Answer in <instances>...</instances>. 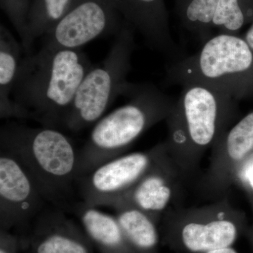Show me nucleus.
<instances>
[{
	"label": "nucleus",
	"mask_w": 253,
	"mask_h": 253,
	"mask_svg": "<svg viewBox=\"0 0 253 253\" xmlns=\"http://www.w3.org/2000/svg\"><path fill=\"white\" fill-rule=\"evenodd\" d=\"M92 64L82 49L42 46L23 58L13 99L43 126H63L75 96Z\"/></svg>",
	"instance_id": "nucleus-1"
},
{
	"label": "nucleus",
	"mask_w": 253,
	"mask_h": 253,
	"mask_svg": "<svg viewBox=\"0 0 253 253\" xmlns=\"http://www.w3.org/2000/svg\"><path fill=\"white\" fill-rule=\"evenodd\" d=\"M0 149L22 163L46 201L58 208L77 185L79 151L59 129L5 125L0 130Z\"/></svg>",
	"instance_id": "nucleus-2"
},
{
	"label": "nucleus",
	"mask_w": 253,
	"mask_h": 253,
	"mask_svg": "<svg viewBox=\"0 0 253 253\" xmlns=\"http://www.w3.org/2000/svg\"><path fill=\"white\" fill-rule=\"evenodd\" d=\"M121 96L129 98L128 102L95 123L80 150L79 177L123 155L151 126L167 119L174 105V101L153 84L128 82Z\"/></svg>",
	"instance_id": "nucleus-3"
},
{
	"label": "nucleus",
	"mask_w": 253,
	"mask_h": 253,
	"mask_svg": "<svg viewBox=\"0 0 253 253\" xmlns=\"http://www.w3.org/2000/svg\"><path fill=\"white\" fill-rule=\"evenodd\" d=\"M171 83H195L241 99L253 94V51L233 33L211 37L196 54L176 61L168 71Z\"/></svg>",
	"instance_id": "nucleus-4"
},
{
	"label": "nucleus",
	"mask_w": 253,
	"mask_h": 253,
	"mask_svg": "<svg viewBox=\"0 0 253 253\" xmlns=\"http://www.w3.org/2000/svg\"><path fill=\"white\" fill-rule=\"evenodd\" d=\"M134 46V28L123 23L106 59L91 66L83 78L63 127L82 130L94 126L104 116L128 83L126 76L131 69Z\"/></svg>",
	"instance_id": "nucleus-5"
},
{
	"label": "nucleus",
	"mask_w": 253,
	"mask_h": 253,
	"mask_svg": "<svg viewBox=\"0 0 253 253\" xmlns=\"http://www.w3.org/2000/svg\"><path fill=\"white\" fill-rule=\"evenodd\" d=\"M235 100L212 86L195 83L183 84L167 118L168 144L195 151L217 142L230 121Z\"/></svg>",
	"instance_id": "nucleus-6"
},
{
	"label": "nucleus",
	"mask_w": 253,
	"mask_h": 253,
	"mask_svg": "<svg viewBox=\"0 0 253 253\" xmlns=\"http://www.w3.org/2000/svg\"><path fill=\"white\" fill-rule=\"evenodd\" d=\"M167 146L121 155L80 176L77 185L83 202L111 208L122 199L163 156Z\"/></svg>",
	"instance_id": "nucleus-7"
},
{
	"label": "nucleus",
	"mask_w": 253,
	"mask_h": 253,
	"mask_svg": "<svg viewBox=\"0 0 253 253\" xmlns=\"http://www.w3.org/2000/svg\"><path fill=\"white\" fill-rule=\"evenodd\" d=\"M120 13L111 0H74L52 29L43 37V46L63 49L82 46L122 28Z\"/></svg>",
	"instance_id": "nucleus-8"
},
{
	"label": "nucleus",
	"mask_w": 253,
	"mask_h": 253,
	"mask_svg": "<svg viewBox=\"0 0 253 253\" xmlns=\"http://www.w3.org/2000/svg\"><path fill=\"white\" fill-rule=\"evenodd\" d=\"M46 200L22 163L0 149V229L25 227L41 212Z\"/></svg>",
	"instance_id": "nucleus-9"
},
{
	"label": "nucleus",
	"mask_w": 253,
	"mask_h": 253,
	"mask_svg": "<svg viewBox=\"0 0 253 253\" xmlns=\"http://www.w3.org/2000/svg\"><path fill=\"white\" fill-rule=\"evenodd\" d=\"M21 240L23 249L26 248L31 253H94L81 226L59 208L40 213Z\"/></svg>",
	"instance_id": "nucleus-10"
},
{
	"label": "nucleus",
	"mask_w": 253,
	"mask_h": 253,
	"mask_svg": "<svg viewBox=\"0 0 253 253\" xmlns=\"http://www.w3.org/2000/svg\"><path fill=\"white\" fill-rule=\"evenodd\" d=\"M239 226L229 218L194 219L166 229L165 241L173 249L186 253H208L232 247Z\"/></svg>",
	"instance_id": "nucleus-11"
},
{
	"label": "nucleus",
	"mask_w": 253,
	"mask_h": 253,
	"mask_svg": "<svg viewBox=\"0 0 253 253\" xmlns=\"http://www.w3.org/2000/svg\"><path fill=\"white\" fill-rule=\"evenodd\" d=\"M126 22L137 30L152 49L168 57L180 54L169 31L163 0H111Z\"/></svg>",
	"instance_id": "nucleus-12"
},
{
	"label": "nucleus",
	"mask_w": 253,
	"mask_h": 253,
	"mask_svg": "<svg viewBox=\"0 0 253 253\" xmlns=\"http://www.w3.org/2000/svg\"><path fill=\"white\" fill-rule=\"evenodd\" d=\"M24 50L8 28L0 26V118L30 119L27 111L16 104L12 94Z\"/></svg>",
	"instance_id": "nucleus-13"
},
{
	"label": "nucleus",
	"mask_w": 253,
	"mask_h": 253,
	"mask_svg": "<svg viewBox=\"0 0 253 253\" xmlns=\"http://www.w3.org/2000/svg\"><path fill=\"white\" fill-rule=\"evenodd\" d=\"M74 213L93 246L101 253H132L116 215L83 202L75 206Z\"/></svg>",
	"instance_id": "nucleus-14"
},
{
	"label": "nucleus",
	"mask_w": 253,
	"mask_h": 253,
	"mask_svg": "<svg viewBox=\"0 0 253 253\" xmlns=\"http://www.w3.org/2000/svg\"><path fill=\"white\" fill-rule=\"evenodd\" d=\"M163 156L135 186L111 208L118 206H132L146 212L156 220L158 214L169 204L172 194L161 158Z\"/></svg>",
	"instance_id": "nucleus-15"
},
{
	"label": "nucleus",
	"mask_w": 253,
	"mask_h": 253,
	"mask_svg": "<svg viewBox=\"0 0 253 253\" xmlns=\"http://www.w3.org/2000/svg\"><path fill=\"white\" fill-rule=\"evenodd\" d=\"M113 209L132 253H158L160 236L154 219L132 206H118Z\"/></svg>",
	"instance_id": "nucleus-16"
},
{
	"label": "nucleus",
	"mask_w": 253,
	"mask_h": 253,
	"mask_svg": "<svg viewBox=\"0 0 253 253\" xmlns=\"http://www.w3.org/2000/svg\"><path fill=\"white\" fill-rule=\"evenodd\" d=\"M74 0H31L27 18L29 54L37 38L44 37L59 22Z\"/></svg>",
	"instance_id": "nucleus-17"
},
{
	"label": "nucleus",
	"mask_w": 253,
	"mask_h": 253,
	"mask_svg": "<svg viewBox=\"0 0 253 253\" xmlns=\"http://www.w3.org/2000/svg\"><path fill=\"white\" fill-rule=\"evenodd\" d=\"M219 0H179L181 17L188 29L197 33L203 41L209 39L208 33Z\"/></svg>",
	"instance_id": "nucleus-18"
},
{
	"label": "nucleus",
	"mask_w": 253,
	"mask_h": 253,
	"mask_svg": "<svg viewBox=\"0 0 253 253\" xmlns=\"http://www.w3.org/2000/svg\"><path fill=\"white\" fill-rule=\"evenodd\" d=\"M231 161L239 162L253 149V112L223 134L217 141Z\"/></svg>",
	"instance_id": "nucleus-19"
},
{
	"label": "nucleus",
	"mask_w": 253,
	"mask_h": 253,
	"mask_svg": "<svg viewBox=\"0 0 253 253\" xmlns=\"http://www.w3.org/2000/svg\"><path fill=\"white\" fill-rule=\"evenodd\" d=\"M31 0H0L1 9L7 16L21 39L24 52L29 54L27 18Z\"/></svg>",
	"instance_id": "nucleus-20"
},
{
	"label": "nucleus",
	"mask_w": 253,
	"mask_h": 253,
	"mask_svg": "<svg viewBox=\"0 0 253 253\" xmlns=\"http://www.w3.org/2000/svg\"><path fill=\"white\" fill-rule=\"evenodd\" d=\"M246 18L239 0H219L213 25L235 34L244 26Z\"/></svg>",
	"instance_id": "nucleus-21"
},
{
	"label": "nucleus",
	"mask_w": 253,
	"mask_h": 253,
	"mask_svg": "<svg viewBox=\"0 0 253 253\" xmlns=\"http://www.w3.org/2000/svg\"><path fill=\"white\" fill-rule=\"evenodd\" d=\"M23 249L21 236L0 229V253H18Z\"/></svg>",
	"instance_id": "nucleus-22"
},
{
	"label": "nucleus",
	"mask_w": 253,
	"mask_h": 253,
	"mask_svg": "<svg viewBox=\"0 0 253 253\" xmlns=\"http://www.w3.org/2000/svg\"><path fill=\"white\" fill-rule=\"evenodd\" d=\"M244 178L247 184L253 190V161L249 163L244 171Z\"/></svg>",
	"instance_id": "nucleus-23"
},
{
	"label": "nucleus",
	"mask_w": 253,
	"mask_h": 253,
	"mask_svg": "<svg viewBox=\"0 0 253 253\" xmlns=\"http://www.w3.org/2000/svg\"><path fill=\"white\" fill-rule=\"evenodd\" d=\"M244 38L253 51V23L249 29L248 30L247 33H246V36Z\"/></svg>",
	"instance_id": "nucleus-24"
},
{
	"label": "nucleus",
	"mask_w": 253,
	"mask_h": 253,
	"mask_svg": "<svg viewBox=\"0 0 253 253\" xmlns=\"http://www.w3.org/2000/svg\"><path fill=\"white\" fill-rule=\"evenodd\" d=\"M208 253H239L235 249L232 247L226 248V249L216 250V251H211Z\"/></svg>",
	"instance_id": "nucleus-25"
}]
</instances>
